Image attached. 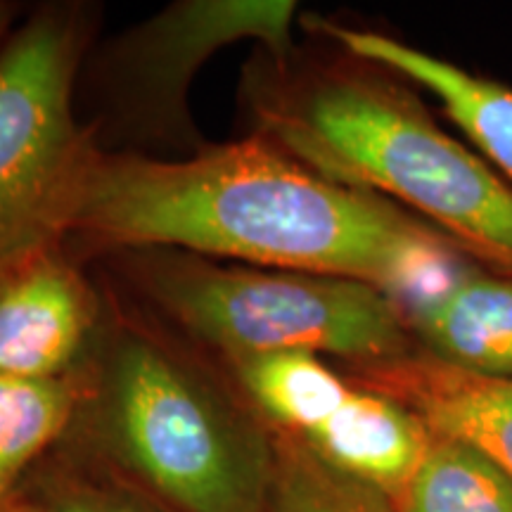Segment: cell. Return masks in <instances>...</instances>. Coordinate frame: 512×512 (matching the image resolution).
Instances as JSON below:
<instances>
[{
	"label": "cell",
	"mask_w": 512,
	"mask_h": 512,
	"mask_svg": "<svg viewBox=\"0 0 512 512\" xmlns=\"http://www.w3.org/2000/svg\"><path fill=\"white\" fill-rule=\"evenodd\" d=\"M86 415L114 475L174 512H266L273 434L192 358L136 325L102 337Z\"/></svg>",
	"instance_id": "obj_3"
},
{
	"label": "cell",
	"mask_w": 512,
	"mask_h": 512,
	"mask_svg": "<svg viewBox=\"0 0 512 512\" xmlns=\"http://www.w3.org/2000/svg\"><path fill=\"white\" fill-rule=\"evenodd\" d=\"M79 57L69 10L29 19L0 53V268L64 238L69 190L93 147L72 107Z\"/></svg>",
	"instance_id": "obj_5"
},
{
	"label": "cell",
	"mask_w": 512,
	"mask_h": 512,
	"mask_svg": "<svg viewBox=\"0 0 512 512\" xmlns=\"http://www.w3.org/2000/svg\"><path fill=\"white\" fill-rule=\"evenodd\" d=\"M36 505L43 512H174L114 472L105 477L53 472L43 479Z\"/></svg>",
	"instance_id": "obj_16"
},
{
	"label": "cell",
	"mask_w": 512,
	"mask_h": 512,
	"mask_svg": "<svg viewBox=\"0 0 512 512\" xmlns=\"http://www.w3.org/2000/svg\"><path fill=\"white\" fill-rule=\"evenodd\" d=\"M403 316L422 354L465 373L512 380V275L472 264Z\"/></svg>",
	"instance_id": "obj_10"
},
{
	"label": "cell",
	"mask_w": 512,
	"mask_h": 512,
	"mask_svg": "<svg viewBox=\"0 0 512 512\" xmlns=\"http://www.w3.org/2000/svg\"><path fill=\"white\" fill-rule=\"evenodd\" d=\"M306 24L358 60L427 88L491 169L512 185V88L387 34L344 27L323 17H309Z\"/></svg>",
	"instance_id": "obj_9"
},
{
	"label": "cell",
	"mask_w": 512,
	"mask_h": 512,
	"mask_svg": "<svg viewBox=\"0 0 512 512\" xmlns=\"http://www.w3.org/2000/svg\"><path fill=\"white\" fill-rule=\"evenodd\" d=\"M86 370L57 380L0 375V508L22 496L31 465L74 425Z\"/></svg>",
	"instance_id": "obj_13"
},
{
	"label": "cell",
	"mask_w": 512,
	"mask_h": 512,
	"mask_svg": "<svg viewBox=\"0 0 512 512\" xmlns=\"http://www.w3.org/2000/svg\"><path fill=\"white\" fill-rule=\"evenodd\" d=\"M432 432L425 456L392 501L394 512H512V479L486 453Z\"/></svg>",
	"instance_id": "obj_14"
},
{
	"label": "cell",
	"mask_w": 512,
	"mask_h": 512,
	"mask_svg": "<svg viewBox=\"0 0 512 512\" xmlns=\"http://www.w3.org/2000/svg\"><path fill=\"white\" fill-rule=\"evenodd\" d=\"M297 3L292 0H183L128 31L110 50V81L121 110L157 136L192 140V76L230 43L259 41L275 62H290Z\"/></svg>",
	"instance_id": "obj_6"
},
{
	"label": "cell",
	"mask_w": 512,
	"mask_h": 512,
	"mask_svg": "<svg viewBox=\"0 0 512 512\" xmlns=\"http://www.w3.org/2000/svg\"><path fill=\"white\" fill-rule=\"evenodd\" d=\"M67 235L358 280L403 311L475 264L411 211L330 181L259 136L183 159L93 145L69 190Z\"/></svg>",
	"instance_id": "obj_1"
},
{
	"label": "cell",
	"mask_w": 512,
	"mask_h": 512,
	"mask_svg": "<svg viewBox=\"0 0 512 512\" xmlns=\"http://www.w3.org/2000/svg\"><path fill=\"white\" fill-rule=\"evenodd\" d=\"M273 446L275 477L266 512H394L382 491L339 472L299 441L273 434Z\"/></svg>",
	"instance_id": "obj_15"
},
{
	"label": "cell",
	"mask_w": 512,
	"mask_h": 512,
	"mask_svg": "<svg viewBox=\"0 0 512 512\" xmlns=\"http://www.w3.org/2000/svg\"><path fill=\"white\" fill-rule=\"evenodd\" d=\"M8 8H5V5H0V36H3V31H5V24H8Z\"/></svg>",
	"instance_id": "obj_18"
},
{
	"label": "cell",
	"mask_w": 512,
	"mask_h": 512,
	"mask_svg": "<svg viewBox=\"0 0 512 512\" xmlns=\"http://www.w3.org/2000/svg\"><path fill=\"white\" fill-rule=\"evenodd\" d=\"M102 304L60 245L0 268V375L57 380L91 366Z\"/></svg>",
	"instance_id": "obj_7"
},
{
	"label": "cell",
	"mask_w": 512,
	"mask_h": 512,
	"mask_svg": "<svg viewBox=\"0 0 512 512\" xmlns=\"http://www.w3.org/2000/svg\"><path fill=\"white\" fill-rule=\"evenodd\" d=\"M351 380L389 394L434 432L477 446L512 479V380L465 373L413 351L375 366H344Z\"/></svg>",
	"instance_id": "obj_8"
},
{
	"label": "cell",
	"mask_w": 512,
	"mask_h": 512,
	"mask_svg": "<svg viewBox=\"0 0 512 512\" xmlns=\"http://www.w3.org/2000/svg\"><path fill=\"white\" fill-rule=\"evenodd\" d=\"M0 512H43V510L38 508L36 501H29V498L19 496L17 501L3 505V508H0Z\"/></svg>",
	"instance_id": "obj_17"
},
{
	"label": "cell",
	"mask_w": 512,
	"mask_h": 512,
	"mask_svg": "<svg viewBox=\"0 0 512 512\" xmlns=\"http://www.w3.org/2000/svg\"><path fill=\"white\" fill-rule=\"evenodd\" d=\"M256 69L254 136L316 174L411 211L489 271L512 275V185L373 69Z\"/></svg>",
	"instance_id": "obj_2"
},
{
	"label": "cell",
	"mask_w": 512,
	"mask_h": 512,
	"mask_svg": "<svg viewBox=\"0 0 512 512\" xmlns=\"http://www.w3.org/2000/svg\"><path fill=\"white\" fill-rule=\"evenodd\" d=\"M226 363L240 399L273 434L309 444L349 399L354 382L316 354H266Z\"/></svg>",
	"instance_id": "obj_12"
},
{
	"label": "cell",
	"mask_w": 512,
	"mask_h": 512,
	"mask_svg": "<svg viewBox=\"0 0 512 512\" xmlns=\"http://www.w3.org/2000/svg\"><path fill=\"white\" fill-rule=\"evenodd\" d=\"M354 382L349 399L309 444V451L344 475L394 498L420 465L430 427L389 394Z\"/></svg>",
	"instance_id": "obj_11"
},
{
	"label": "cell",
	"mask_w": 512,
	"mask_h": 512,
	"mask_svg": "<svg viewBox=\"0 0 512 512\" xmlns=\"http://www.w3.org/2000/svg\"><path fill=\"white\" fill-rule=\"evenodd\" d=\"M133 275L171 323L223 361L302 351L354 368L418 351L401 306L358 280L166 249H143Z\"/></svg>",
	"instance_id": "obj_4"
}]
</instances>
